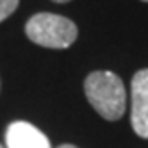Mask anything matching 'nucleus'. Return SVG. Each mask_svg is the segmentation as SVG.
Wrapping results in <instances>:
<instances>
[{
    "label": "nucleus",
    "mask_w": 148,
    "mask_h": 148,
    "mask_svg": "<svg viewBox=\"0 0 148 148\" xmlns=\"http://www.w3.org/2000/svg\"><path fill=\"white\" fill-rule=\"evenodd\" d=\"M25 34L32 43L62 50L75 43L79 36L77 25L70 18L54 13H38L25 23Z\"/></svg>",
    "instance_id": "obj_2"
},
{
    "label": "nucleus",
    "mask_w": 148,
    "mask_h": 148,
    "mask_svg": "<svg viewBox=\"0 0 148 148\" xmlns=\"http://www.w3.org/2000/svg\"><path fill=\"white\" fill-rule=\"evenodd\" d=\"M18 4L20 0H0V23L16 11Z\"/></svg>",
    "instance_id": "obj_5"
},
{
    "label": "nucleus",
    "mask_w": 148,
    "mask_h": 148,
    "mask_svg": "<svg viewBox=\"0 0 148 148\" xmlns=\"http://www.w3.org/2000/svg\"><path fill=\"white\" fill-rule=\"evenodd\" d=\"M52 2H57V4H64V2H70V0H52Z\"/></svg>",
    "instance_id": "obj_7"
},
{
    "label": "nucleus",
    "mask_w": 148,
    "mask_h": 148,
    "mask_svg": "<svg viewBox=\"0 0 148 148\" xmlns=\"http://www.w3.org/2000/svg\"><path fill=\"white\" fill-rule=\"evenodd\" d=\"M143 2H148V0H143Z\"/></svg>",
    "instance_id": "obj_8"
},
{
    "label": "nucleus",
    "mask_w": 148,
    "mask_h": 148,
    "mask_svg": "<svg viewBox=\"0 0 148 148\" xmlns=\"http://www.w3.org/2000/svg\"><path fill=\"white\" fill-rule=\"evenodd\" d=\"M59 148H77V146H73V145H61Z\"/></svg>",
    "instance_id": "obj_6"
},
{
    "label": "nucleus",
    "mask_w": 148,
    "mask_h": 148,
    "mask_svg": "<svg viewBox=\"0 0 148 148\" xmlns=\"http://www.w3.org/2000/svg\"><path fill=\"white\" fill-rule=\"evenodd\" d=\"M0 148H4V146H2V145H0Z\"/></svg>",
    "instance_id": "obj_9"
},
{
    "label": "nucleus",
    "mask_w": 148,
    "mask_h": 148,
    "mask_svg": "<svg viewBox=\"0 0 148 148\" xmlns=\"http://www.w3.org/2000/svg\"><path fill=\"white\" fill-rule=\"evenodd\" d=\"M130 98H132V109H130L132 129L139 137L148 139V68L139 70L132 77Z\"/></svg>",
    "instance_id": "obj_3"
},
{
    "label": "nucleus",
    "mask_w": 148,
    "mask_h": 148,
    "mask_svg": "<svg viewBox=\"0 0 148 148\" xmlns=\"http://www.w3.org/2000/svg\"><path fill=\"white\" fill-rule=\"evenodd\" d=\"M84 93L93 109L103 120H120L127 107V93L121 79L112 71H93L84 80Z\"/></svg>",
    "instance_id": "obj_1"
},
{
    "label": "nucleus",
    "mask_w": 148,
    "mask_h": 148,
    "mask_svg": "<svg viewBox=\"0 0 148 148\" xmlns=\"http://www.w3.org/2000/svg\"><path fill=\"white\" fill-rule=\"evenodd\" d=\"M7 148H52L48 137L27 121H13L5 132Z\"/></svg>",
    "instance_id": "obj_4"
}]
</instances>
